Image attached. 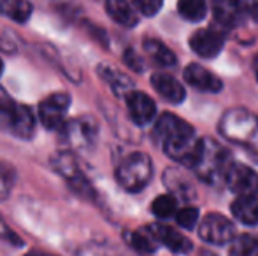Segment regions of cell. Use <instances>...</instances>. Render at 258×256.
Instances as JSON below:
<instances>
[{
    "label": "cell",
    "mask_w": 258,
    "mask_h": 256,
    "mask_svg": "<svg viewBox=\"0 0 258 256\" xmlns=\"http://www.w3.org/2000/svg\"><path fill=\"white\" fill-rule=\"evenodd\" d=\"M153 178V161L146 153H132L121 160L116 168V181L126 192L137 193L148 186Z\"/></svg>",
    "instance_id": "obj_1"
},
{
    "label": "cell",
    "mask_w": 258,
    "mask_h": 256,
    "mask_svg": "<svg viewBox=\"0 0 258 256\" xmlns=\"http://www.w3.org/2000/svg\"><path fill=\"white\" fill-rule=\"evenodd\" d=\"M51 165L53 168L69 183L72 190L79 195V197H93L95 192H93L92 185L86 179V176L83 174V170L79 168L78 161H76L74 154L69 153V151H61V153H56L54 156H51Z\"/></svg>",
    "instance_id": "obj_2"
},
{
    "label": "cell",
    "mask_w": 258,
    "mask_h": 256,
    "mask_svg": "<svg viewBox=\"0 0 258 256\" xmlns=\"http://www.w3.org/2000/svg\"><path fill=\"white\" fill-rule=\"evenodd\" d=\"M60 132H61V139L67 142V146H71L72 149L85 151L93 147L99 128H97V121L93 118L83 116L67 121L60 128Z\"/></svg>",
    "instance_id": "obj_3"
},
{
    "label": "cell",
    "mask_w": 258,
    "mask_h": 256,
    "mask_svg": "<svg viewBox=\"0 0 258 256\" xmlns=\"http://www.w3.org/2000/svg\"><path fill=\"white\" fill-rule=\"evenodd\" d=\"M256 125H258L256 118L249 111L230 109L225 113L223 120H221L220 132L227 139L235 140V142H242V140L249 139L255 133Z\"/></svg>",
    "instance_id": "obj_4"
},
{
    "label": "cell",
    "mask_w": 258,
    "mask_h": 256,
    "mask_svg": "<svg viewBox=\"0 0 258 256\" xmlns=\"http://www.w3.org/2000/svg\"><path fill=\"white\" fill-rule=\"evenodd\" d=\"M71 107L69 93H53L39 106V121L46 130H60L65 125V114Z\"/></svg>",
    "instance_id": "obj_5"
},
{
    "label": "cell",
    "mask_w": 258,
    "mask_h": 256,
    "mask_svg": "<svg viewBox=\"0 0 258 256\" xmlns=\"http://www.w3.org/2000/svg\"><path fill=\"white\" fill-rule=\"evenodd\" d=\"M199 235L207 244H216V246H223V244L230 242L235 235L234 225L228 221L225 216L221 214H207L201 221V228H199Z\"/></svg>",
    "instance_id": "obj_6"
},
{
    "label": "cell",
    "mask_w": 258,
    "mask_h": 256,
    "mask_svg": "<svg viewBox=\"0 0 258 256\" xmlns=\"http://www.w3.org/2000/svg\"><path fill=\"white\" fill-rule=\"evenodd\" d=\"M227 186L237 195H256L258 174L242 163H230L225 170Z\"/></svg>",
    "instance_id": "obj_7"
},
{
    "label": "cell",
    "mask_w": 258,
    "mask_h": 256,
    "mask_svg": "<svg viewBox=\"0 0 258 256\" xmlns=\"http://www.w3.org/2000/svg\"><path fill=\"white\" fill-rule=\"evenodd\" d=\"M225 42L223 32L214 30V28H202L195 32L190 37V46L199 56L202 58H213L221 51Z\"/></svg>",
    "instance_id": "obj_8"
},
{
    "label": "cell",
    "mask_w": 258,
    "mask_h": 256,
    "mask_svg": "<svg viewBox=\"0 0 258 256\" xmlns=\"http://www.w3.org/2000/svg\"><path fill=\"white\" fill-rule=\"evenodd\" d=\"M225 160H227V153L221 147H218L216 144L204 142V154L195 168H201V176L204 179L213 181L221 172L225 174V170H227Z\"/></svg>",
    "instance_id": "obj_9"
},
{
    "label": "cell",
    "mask_w": 258,
    "mask_h": 256,
    "mask_svg": "<svg viewBox=\"0 0 258 256\" xmlns=\"http://www.w3.org/2000/svg\"><path fill=\"white\" fill-rule=\"evenodd\" d=\"M125 100H126V109H128L130 118H132L134 123L146 125L155 118L156 106L153 100H151V97H148L146 93L134 90V92H130L125 97Z\"/></svg>",
    "instance_id": "obj_10"
},
{
    "label": "cell",
    "mask_w": 258,
    "mask_h": 256,
    "mask_svg": "<svg viewBox=\"0 0 258 256\" xmlns=\"http://www.w3.org/2000/svg\"><path fill=\"white\" fill-rule=\"evenodd\" d=\"M148 228H150V232L153 233V237L158 240L160 244H163L165 247H169V249L174 251V253L186 254V253H190L191 247H194L191 246V240L186 239L183 233L177 232V230L172 228V226L156 223V225H150Z\"/></svg>",
    "instance_id": "obj_11"
},
{
    "label": "cell",
    "mask_w": 258,
    "mask_h": 256,
    "mask_svg": "<svg viewBox=\"0 0 258 256\" xmlns=\"http://www.w3.org/2000/svg\"><path fill=\"white\" fill-rule=\"evenodd\" d=\"M184 79H186L188 84H191L194 88L201 90V92H220L221 90V79L216 77L214 74H211L207 68L201 67L197 63H191L184 68Z\"/></svg>",
    "instance_id": "obj_12"
},
{
    "label": "cell",
    "mask_w": 258,
    "mask_h": 256,
    "mask_svg": "<svg viewBox=\"0 0 258 256\" xmlns=\"http://www.w3.org/2000/svg\"><path fill=\"white\" fill-rule=\"evenodd\" d=\"M156 135L160 137V140H169L174 139V137H181V135H190V133H195L194 128L183 121L181 118L174 116V114H162L156 121V127H155Z\"/></svg>",
    "instance_id": "obj_13"
},
{
    "label": "cell",
    "mask_w": 258,
    "mask_h": 256,
    "mask_svg": "<svg viewBox=\"0 0 258 256\" xmlns=\"http://www.w3.org/2000/svg\"><path fill=\"white\" fill-rule=\"evenodd\" d=\"M151 84H153V88L160 97H163V99L172 104H179L184 99V95H186L181 82L169 74H162V72L153 74L151 75Z\"/></svg>",
    "instance_id": "obj_14"
},
{
    "label": "cell",
    "mask_w": 258,
    "mask_h": 256,
    "mask_svg": "<svg viewBox=\"0 0 258 256\" xmlns=\"http://www.w3.org/2000/svg\"><path fill=\"white\" fill-rule=\"evenodd\" d=\"M7 130H9L13 135L20 137V139H25V140L32 139L35 133V116L30 107L18 104V109H16V113H14Z\"/></svg>",
    "instance_id": "obj_15"
},
{
    "label": "cell",
    "mask_w": 258,
    "mask_h": 256,
    "mask_svg": "<svg viewBox=\"0 0 258 256\" xmlns=\"http://www.w3.org/2000/svg\"><path fill=\"white\" fill-rule=\"evenodd\" d=\"M105 13L121 27L132 28L139 23L136 9L128 0H105Z\"/></svg>",
    "instance_id": "obj_16"
},
{
    "label": "cell",
    "mask_w": 258,
    "mask_h": 256,
    "mask_svg": "<svg viewBox=\"0 0 258 256\" xmlns=\"http://www.w3.org/2000/svg\"><path fill=\"white\" fill-rule=\"evenodd\" d=\"M232 214L244 225H258V197L239 195L232 202Z\"/></svg>",
    "instance_id": "obj_17"
},
{
    "label": "cell",
    "mask_w": 258,
    "mask_h": 256,
    "mask_svg": "<svg viewBox=\"0 0 258 256\" xmlns=\"http://www.w3.org/2000/svg\"><path fill=\"white\" fill-rule=\"evenodd\" d=\"M99 75L111 86V90L118 97H126L130 92H134V82L128 75H125L123 72H119L118 68H114L112 65H100L99 67Z\"/></svg>",
    "instance_id": "obj_18"
},
{
    "label": "cell",
    "mask_w": 258,
    "mask_h": 256,
    "mask_svg": "<svg viewBox=\"0 0 258 256\" xmlns=\"http://www.w3.org/2000/svg\"><path fill=\"white\" fill-rule=\"evenodd\" d=\"M32 11L34 7L28 0H0V14L14 23H27Z\"/></svg>",
    "instance_id": "obj_19"
},
{
    "label": "cell",
    "mask_w": 258,
    "mask_h": 256,
    "mask_svg": "<svg viewBox=\"0 0 258 256\" xmlns=\"http://www.w3.org/2000/svg\"><path fill=\"white\" fill-rule=\"evenodd\" d=\"M126 237V242L128 246H132L136 251L139 253H144V254H150V253H155L156 251V244L158 240L153 237V233L148 230H136V232H126L125 233Z\"/></svg>",
    "instance_id": "obj_20"
},
{
    "label": "cell",
    "mask_w": 258,
    "mask_h": 256,
    "mask_svg": "<svg viewBox=\"0 0 258 256\" xmlns=\"http://www.w3.org/2000/svg\"><path fill=\"white\" fill-rule=\"evenodd\" d=\"M144 49L162 67H172V65H176V55L163 42L156 41V39H146L144 41Z\"/></svg>",
    "instance_id": "obj_21"
},
{
    "label": "cell",
    "mask_w": 258,
    "mask_h": 256,
    "mask_svg": "<svg viewBox=\"0 0 258 256\" xmlns=\"http://www.w3.org/2000/svg\"><path fill=\"white\" fill-rule=\"evenodd\" d=\"M177 11L188 21H201L207 13V6L204 0H179Z\"/></svg>",
    "instance_id": "obj_22"
},
{
    "label": "cell",
    "mask_w": 258,
    "mask_h": 256,
    "mask_svg": "<svg viewBox=\"0 0 258 256\" xmlns=\"http://www.w3.org/2000/svg\"><path fill=\"white\" fill-rule=\"evenodd\" d=\"M214 14L223 25H232L239 16V6L235 0H218L214 6Z\"/></svg>",
    "instance_id": "obj_23"
},
{
    "label": "cell",
    "mask_w": 258,
    "mask_h": 256,
    "mask_svg": "<svg viewBox=\"0 0 258 256\" xmlns=\"http://www.w3.org/2000/svg\"><path fill=\"white\" fill-rule=\"evenodd\" d=\"M232 256H258V240L251 235H241L232 240Z\"/></svg>",
    "instance_id": "obj_24"
},
{
    "label": "cell",
    "mask_w": 258,
    "mask_h": 256,
    "mask_svg": "<svg viewBox=\"0 0 258 256\" xmlns=\"http://www.w3.org/2000/svg\"><path fill=\"white\" fill-rule=\"evenodd\" d=\"M151 211L158 218H170L177 212V202L174 198V195H160L155 198Z\"/></svg>",
    "instance_id": "obj_25"
},
{
    "label": "cell",
    "mask_w": 258,
    "mask_h": 256,
    "mask_svg": "<svg viewBox=\"0 0 258 256\" xmlns=\"http://www.w3.org/2000/svg\"><path fill=\"white\" fill-rule=\"evenodd\" d=\"M14 181H16V172L6 161H0V202L6 200L13 192Z\"/></svg>",
    "instance_id": "obj_26"
},
{
    "label": "cell",
    "mask_w": 258,
    "mask_h": 256,
    "mask_svg": "<svg viewBox=\"0 0 258 256\" xmlns=\"http://www.w3.org/2000/svg\"><path fill=\"white\" fill-rule=\"evenodd\" d=\"M16 109H18V104L7 95L6 90L0 88V127L7 130L14 113H16Z\"/></svg>",
    "instance_id": "obj_27"
},
{
    "label": "cell",
    "mask_w": 258,
    "mask_h": 256,
    "mask_svg": "<svg viewBox=\"0 0 258 256\" xmlns=\"http://www.w3.org/2000/svg\"><path fill=\"white\" fill-rule=\"evenodd\" d=\"M163 181H165V185L169 186L170 192H181V193H190L191 188L190 185H188L186 179L179 178V172L172 170V168H169V170L165 172V176H163Z\"/></svg>",
    "instance_id": "obj_28"
},
{
    "label": "cell",
    "mask_w": 258,
    "mask_h": 256,
    "mask_svg": "<svg viewBox=\"0 0 258 256\" xmlns=\"http://www.w3.org/2000/svg\"><path fill=\"white\" fill-rule=\"evenodd\" d=\"M176 221L183 228H195V225L199 223V211L195 207H184L181 211L176 212Z\"/></svg>",
    "instance_id": "obj_29"
},
{
    "label": "cell",
    "mask_w": 258,
    "mask_h": 256,
    "mask_svg": "<svg viewBox=\"0 0 258 256\" xmlns=\"http://www.w3.org/2000/svg\"><path fill=\"white\" fill-rule=\"evenodd\" d=\"M163 0H134V7L139 11L141 14L151 18L162 9Z\"/></svg>",
    "instance_id": "obj_30"
},
{
    "label": "cell",
    "mask_w": 258,
    "mask_h": 256,
    "mask_svg": "<svg viewBox=\"0 0 258 256\" xmlns=\"http://www.w3.org/2000/svg\"><path fill=\"white\" fill-rule=\"evenodd\" d=\"M0 239L6 240V242H9V244H13V246H16V247L23 246V242H21L20 237H18L4 221H0Z\"/></svg>",
    "instance_id": "obj_31"
},
{
    "label": "cell",
    "mask_w": 258,
    "mask_h": 256,
    "mask_svg": "<svg viewBox=\"0 0 258 256\" xmlns=\"http://www.w3.org/2000/svg\"><path fill=\"white\" fill-rule=\"evenodd\" d=\"M125 63L136 72L143 70V58H139V55L136 51H132V49H126L125 51Z\"/></svg>",
    "instance_id": "obj_32"
},
{
    "label": "cell",
    "mask_w": 258,
    "mask_h": 256,
    "mask_svg": "<svg viewBox=\"0 0 258 256\" xmlns=\"http://www.w3.org/2000/svg\"><path fill=\"white\" fill-rule=\"evenodd\" d=\"M251 14H253V18H255V20L258 21V2L251 7Z\"/></svg>",
    "instance_id": "obj_33"
},
{
    "label": "cell",
    "mask_w": 258,
    "mask_h": 256,
    "mask_svg": "<svg viewBox=\"0 0 258 256\" xmlns=\"http://www.w3.org/2000/svg\"><path fill=\"white\" fill-rule=\"evenodd\" d=\"M25 256H49V254H46V253H39V251H30V253L25 254Z\"/></svg>",
    "instance_id": "obj_34"
},
{
    "label": "cell",
    "mask_w": 258,
    "mask_h": 256,
    "mask_svg": "<svg viewBox=\"0 0 258 256\" xmlns=\"http://www.w3.org/2000/svg\"><path fill=\"white\" fill-rule=\"evenodd\" d=\"M253 68H255V75H256V79H258V55L255 56V62H253Z\"/></svg>",
    "instance_id": "obj_35"
},
{
    "label": "cell",
    "mask_w": 258,
    "mask_h": 256,
    "mask_svg": "<svg viewBox=\"0 0 258 256\" xmlns=\"http://www.w3.org/2000/svg\"><path fill=\"white\" fill-rule=\"evenodd\" d=\"M2 72H4V62L0 60V75H2Z\"/></svg>",
    "instance_id": "obj_36"
}]
</instances>
